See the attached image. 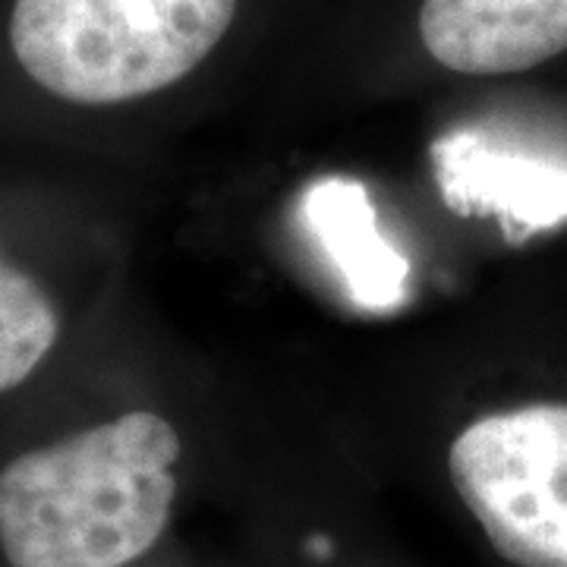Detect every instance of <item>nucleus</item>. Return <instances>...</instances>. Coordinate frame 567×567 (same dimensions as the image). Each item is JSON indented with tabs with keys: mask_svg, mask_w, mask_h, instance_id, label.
I'll list each match as a JSON object with an SVG mask.
<instances>
[{
	"mask_svg": "<svg viewBox=\"0 0 567 567\" xmlns=\"http://www.w3.org/2000/svg\"><path fill=\"white\" fill-rule=\"evenodd\" d=\"M181 435L133 410L22 451L0 466L7 567H130L155 546L177 502Z\"/></svg>",
	"mask_w": 567,
	"mask_h": 567,
	"instance_id": "f257e3e1",
	"label": "nucleus"
},
{
	"mask_svg": "<svg viewBox=\"0 0 567 567\" xmlns=\"http://www.w3.org/2000/svg\"><path fill=\"white\" fill-rule=\"evenodd\" d=\"M237 0H17L25 76L73 104H123L181 82L215 51Z\"/></svg>",
	"mask_w": 567,
	"mask_h": 567,
	"instance_id": "f03ea898",
	"label": "nucleus"
},
{
	"mask_svg": "<svg viewBox=\"0 0 567 567\" xmlns=\"http://www.w3.org/2000/svg\"><path fill=\"white\" fill-rule=\"evenodd\" d=\"M447 470L505 561L567 567V404H527L470 423Z\"/></svg>",
	"mask_w": 567,
	"mask_h": 567,
	"instance_id": "7ed1b4c3",
	"label": "nucleus"
},
{
	"mask_svg": "<svg viewBox=\"0 0 567 567\" xmlns=\"http://www.w3.org/2000/svg\"><path fill=\"white\" fill-rule=\"evenodd\" d=\"M420 35L454 73H520L567 51V0H423Z\"/></svg>",
	"mask_w": 567,
	"mask_h": 567,
	"instance_id": "20e7f679",
	"label": "nucleus"
},
{
	"mask_svg": "<svg viewBox=\"0 0 567 567\" xmlns=\"http://www.w3.org/2000/svg\"><path fill=\"white\" fill-rule=\"evenodd\" d=\"M309 218L328 252L338 259L353 297L372 309L401 303L404 297V259L379 240L375 218L360 183L331 177L309 193Z\"/></svg>",
	"mask_w": 567,
	"mask_h": 567,
	"instance_id": "39448f33",
	"label": "nucleus"
},
{
	"mask_svg": "<svg viewBox=\"0 0 567 567\" xmlns=\"http://www.w3.org/2000/svg\"><path fill=\"white\" fill-rule=\"evenodd\" d=\"M61 338V316L41 284L0 252V394L35 375Z\"/></svg>",
	"mask_w": 567,
	"mask_h": 567,
	"instance_id": "423d86ee",
	"label": "nucleus"
}]
</instances>
